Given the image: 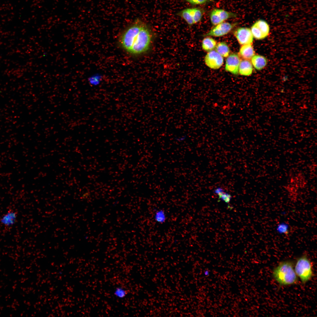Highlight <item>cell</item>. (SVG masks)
I'll use <instances>...</instances> for the list:
<instances>
[{"mask_svg":"<svg viewBox=\"0 0 317 317\" xmlns=\"http://www.w3.org/2000/svg\"><path fill=\"white\" fill-rule=\"evenodd\" d=\"M294 270L303 284L311 278L313 275L311 264L306 254H303L297 259Z\"/></svg>","mask_w":317,"mask_h":317,"instance_id":"277c9868","label":"cell"},{"mask_svg":"<svg viewBox=\"0 0 317 317\" xmlns=\"http://www.w3.org/2000/svg\"><path fill=\"white\" fill-rule=\"evenodd\" d=\"M278 230L280 232L282 233L286 234H287L288 233L287 226L284 225H279L278 227Z\"/></svg>","mask_w":317,"mask_h":317,"instance_id":"603a6c76","label":"cell"},{"mask_svg":"<svg viewBox=\"0 0 317 317\" xmlns=\"http://www.w3.org/2000/svg\"><path fill=\"white\" fill-rule=\"evenodd\" d=\"M204 61L206 65L213 69L219 68L223 63V57L215 50L209 52L205 56Z\"/></svg>","mask_w":317,"mask_h":317,"instance_id":"ba28073f","label":"cell"},{"mask_svg":"<svg viewBox=\"0 0 317 317\" xmlns=\"http://www.w3.org/2000/svg\"><path fill=\"white\" fill-rule=\"evenodd\" d=\"M250 29L253 37L258 40L262 39L267 37L270 31L267 22L262 19L257 21L252 26Z\"/></svg>","mask_w":317,"mask_h":317,"instance_id":"5b68a950","label":"cell"},{"mask_svg":"<svg viewBox=\"0 0 317 317\" xmlns=\"http://www.w3.org/2000/svg\"><path fill=\"white\" fill-rule=\"evenodd\" d=\"M236 16V15L235 13L218 9H213L210 14V21L213 25H216L229 18Z\"/></svg>","mask_w":317,"mask_h":317,"instance_id":"8992f818","label":"cell"},{"mask_svg":"<svg viewBox=\"0 0 317 317\" xmlns=\"http://www.w3.org/2000/svg\"><path fill=\"white\" fill-rule=\"evenodd\" d=\"M239 55L244 59L249 60L255 55V52L251 44L242 45L239 50Z\"/></svg>","mask_w":317,"mask_h":317,"instance_id":"4fadbf2b","label":"cell"},{"mask_svg":"<svg viewBox=\"0 0 317 317\" xmlns=\"http://www.w3.org/2000/svg\"><path fill=\"white\" fill-rule=\"evenodd\" d=\"M193 5L203 4L209 2L210 0H185Z\"/></svg>","mask_w":317,"mask_h":317,"instance_id":"7402d4cb","label":"cell"},{"mask_svg":"<svg viewBox=\"0 0 317 317\" xmlns=\"http://www.w3.org/2000/svg\"><path fill=\"white\" fill-rule=\"evenodd\" d=\"M192 8L193 20L195 24L199 22L201 19L204 12L202 9L199 8Z\"/></svg>","mask_w":317,"mask_h":317,"instance_id":"ffe728a7","label":"cell"},{"mask_svg":"<svg viewBox=\"0 0 317 317\" xmlns=\"http://www.w3.org/2000/svg\"><path fill=\"white\" fill-rule=\"evenodd\" d=\"M215 48V51L222 57H227L229 55L230 49L227 45L224 42L217 43Z\"/></svg>","mask_w":317,"mask_h":317,"instance_id":"e0dca14e","label":"cell"},{"mask_svg":"<svg viewBox=\"0 0 317 317\" xmlns=\"http://www.w3.org/2000/svg\"><path fill=\"white\" fill-rule=\"evenodd\" d=\"M153 218L156 222L159 224L164 223L167 219L166 213L162 209H159L155 211L154 215Z\"/></svg>","mask_w":317,"mask_h":317,"instance_id":"ac0fdd59","label":"cell"},{"mask_svg":"<svg viewBox=\"0 0 317 317\" xmlns=\"http://www.w3.org/2000/svg\"><path fill=\"white\" fill-rule=\"evenodd\" d=\"M267 60L264 56L256 55L251 58V63L254 68L258 70L263 69L267 64Z\"/></svg>","mask_w":317,"mask_h":317,"instance_id":"5bb4252c","label":"cell"},{"mask_svg":"<svg viewBox=\"0 0 317 317\" xmlns=\"http://www.w3.org/2000/svg\"><path fill=\"white\" fill-rule=\"evenodd\" d=\"M214 192L218 196L219 199H221L226 203H228L230 202L232 198L231 195L225 192L222 188H216L214 190Z\"/></svg>","mask_w":317,"mask_h":317,"instance_id":"d6986e66","label":"cell"},{"mask_svg":"<svg viewBox=\"0 0 317 317\" xmlns=\"http://www.w3.org/2000/svg\"><path fill=\"white\" fill-rule=\"evenodd\" d=\"M177 14L184 19L189 26H191L194 24L192 8L184 9Z\"/></svg>","mask_w":317,"mask_h":317,"instance_id":"9a60e30c","label":"cell"},{"mask_svg":"<svg viewBox=\"0 0 317 317\" xmlns=\"http://www.w3.org/2000/svg\"><path fill=\"white\" fill-rule=\"evenodd\" d=\"M240 60L237 54L233 53L230 55L226 60L225 70L234 75L238 74Z\"/></svg>","mask_w":317,"mask_h":317,"instance_id":"30bf717a","label":"cell"},{"mask_svg":"<svg viewBox=\"0 0 317 317\" xmlns=\"http://www.w3.org/2000/svg\"><path fill=\"white\" fill-rule=\"evenodd\" d=\"M235 25V23L222 22L215 25L204 36L220 37L224 36L229 33Z\"/></svg>","mask_w":317,"mask_h":317,"instance_id":"52a82bcc","label":"cell"},{"mask_svg":"<svg viewBox=\"0 0 317 317\" xmlns=\"http://www.w3.org/2000/svg\"><path fill=\"white\" fill-rule=\"evenodd\" d=\"M307 186V181L304 175L301 171L290 173L285 188L291 200H296L300 193Z\"/></svg>","mask_w":317,"mask_h":317,"instance_id":"3957f363","label":"cell"},{"mask_svg":"<svg viewBox=\"0 0 317 317\" xmlns=\"http://www.w3.org/2000/svg\"><path fill=\"white\" fill-rule=\"evenodd\" d=\"M114 294L118 298L122 299L126 296L127 294V292L124 288L119 286L114 289Z\"/></svg>","mask_w":317,"mask_h":317,"instance_id":"44dd1931","label":"cell"},{"mask_svg":"<svg viewBox=\"0 0 317 317\" xmlns=\"http://www.w3.org/2000/svg\"><path fill=\"white\" fill-rule=\"evenodd\" d=\"M204 274L205 275L207 276L209 274V272L208 271L206 270Z\"/></svg>","mask_w":317,"mask_h":317,"instance_id":"cb8c5ba5","label":"cell"},{"mask_svg":"<svg viewBox=\"0 0 317 317\" xmlns=\"http://www.w3.org/2000/svg\"><path fill=\"white\" fill-rule=\"evenodd\" d=\"M273 275L280 284L288 285L296 283L298 278L291 261L281 262L274 269Z\"/></svg>","mask_w":317,"mask_h":317,"instance_id":"7a4b0ae2","label":"cell"},{"mask_svg":"<svg viewBox=\"0 0 317 317\" xmlns=\"http://www.w3.org/2000/svg\"><path fill=\"white\" fill-rule=\"evenodd\" d=\"M17 216V214L16 212L9 210L1 217L0 223L6 227H11L16 223Z\"/></svg>","mask_w":317,"mask_h":317,"instance_id":"8fae6325","label":"cell"},{"mask_svg":"<svg viewBox=\"0 0 317 317\" xmlns=\"http://www.w3.org/2000/svg\"><path fill=\"white\" fill-rule=\"evenodd\" d=\"M217 43L216 41L210 37L204 38L202 41V48L204 50L209 52L215 48Z\"/></svg>","mask_w":317,"mask_h":317,"instance_id":"2e32d148","label":"cell"},{"mask_svg":"<svg viewBox=\"0 0 317 317\" xmlns=\"http://www.w3.org/2000/svg\"><path fill=\"white\" fill-rule=\"evenodd\" d=\"M152 33L148 25L137 19L123 31L119 39L123 49L129 54L137 55L143 54L150 48Z\"/></svg>","mask_w":317,"mask_h":317,"instance_id":"6da1fadb","label":"cell"},{"mask_svg":"<svg viewBox=\"0 0 317 317\" xmlns=\"http://www.w3.org/2000/svg\"><path fill=\"white\" fill-rule=\"evenodd\" d=\"M234 35L239 43L241 45L251 44L253 36L251 29L246 27H240L234 31Z\"/></svg>","mask_w":317,"mask_h":317,"instance_id":"9c48e42d","label":"cell"},{"mask_svg":"<svg viewBox=\"0 0 317 317\" xmlns=\"http://www.w3.org/2000/svg\"><path fill=\"white\" fill-rule=\"evenodd\" d=\"M252 65L249 60L244 59L240 60L238 72L242 75L249 76L252 73Z\"/></svg>","mask_w":317,"mask_h":317,"instance_id":"7c38bea8","label":"cell"}]
</instances>
